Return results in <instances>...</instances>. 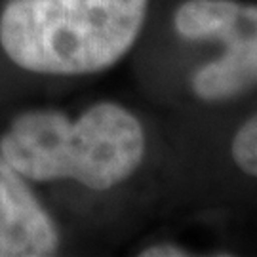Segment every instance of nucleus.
Instances as JSON below:
<instances>
[{"instance_id": "nucleus-1", "label": "nucleus", "mask_w": 257, "mask_h": 257, "mask_svg": "<svg viewBox=\"0 0 257 257\" xmlns=\"http://www.w3.org/2000/svg\"><path fill=\"white\" fill-rule=\"evenodd\" d=\"M145 147L143 124L112 101L95 103L76 118L55 109L25 110L0 136V155L29 181H76L93 191L132 177Z\"/></svg>"}, {"instance_id": "nucleus-2", "label": "nucleus", "mask_w": 257, "mask_h": 257, "mask_svg": "<svg viewBox=\"0 0 257 257\" xmlns=\"http://www.w3.org/2000/svg\"><path fill=\"white\" fill-rule=\"evenodd\" d=\"M147 12L149 0H8L0 48L35 74L101 73L134 48Z\"/></svg>"}, {"instance_id": "nucleus-3", "label": "nucleus", "mask_w": 257, "mask_h": 257, "mask_svg": "<svg viewBox=\"0 0 257 257\" xmlns=\"http://www.w3.org/2000/svg\"><path fill=\"white\" fill-rule=\"evenodd\" d=\"M174 29L187 40H219L225 54L193 74L204 101L238 97L257 86V4L238 0H187L174 14Z\"/></svg>"}, {"instance_id": "nucleus-4", "label": "nucleus", "mask_w": 257, "mask_h": 257, "mask_svg": "<svg viewBox=\"0 0 257 257\" xmlns=\"http://www.w3.org/2000/svg\"><path fill=\"white\" fill-rule=\"evenodd\" d=\"M29 183L0 155V257H50L59 251V229Z\"/></svg>"}, {"instance_id": "nucleus-5", "label": "nucleus", "mask_w": 257, "mask_h": 257, "mask_svg": "<svg viewBox=\"0 0 257 257\" xmlns=\"http://www.w3.org/2000/svg\"><path fill=\"white\" fill-rule=\"evenodd\" d=\"M234 164L249 177L257 179V114L242 124L230 143Z\"/></svg>"}, {"instance_id": "nucleus-6", "label": "nucleus", "mask_w": 257, "mask_h": 257, "mask_svg": "<svg viewBox=\"0 0 257 257\" xmlns=\"http://www.w3.org/2000/svg\"><path fill=\"white\" fill-rule=\"evenodd\" d=\"M141 257H185L189 255V251L177 244H172V242H160V244H155V246H149L143 251H139Z\"/></svg>"}]
</instances>
